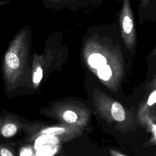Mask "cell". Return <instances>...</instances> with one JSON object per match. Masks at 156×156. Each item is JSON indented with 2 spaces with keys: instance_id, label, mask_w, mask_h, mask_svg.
Segmentation results:
<instances>
[{
  "instance_id": "cell-1",
  "label": "cell",
  "mask_w": 156,
  "mask_h": 156,
  "mask_svg": "<svg viewBox=\"0 0 156 156\" xmlns=\"http://www.w3.org/2000/svg\"><path fill=\"white\" fill-rule=\"evenodd\" d=\"M82 55L88 69L103 85L116 93L124 72L119 41L102 29L94 30L83 41Z\"/></svg>"
},
{
  "instance_id": "cell-5",
  "label": "cell",
  "mask_w": 156,
  "mask_h": 156,
  "mask_svg": "<svg viewBox=\"0 0 156 156\" xmlns=\"http://www.w3.org/2000/svg\"><path fill=\"white\" fill-rule=\"evenodd\" d=\"M40 127L38 124L27 122L18 115L5 109L0 110V139L12 140L21 132L33 134Z\"/></svg>"
},
{
  "instance_id": "cell-16",
  "label": "cell",
  "mask_w": 156,
  "mask_h": 156,
  "mask_svg": "<svg viewBox=\"0 0 156 156\" xmlns=\"http://www.w3.org/2000/svg\"><path fill=\"white\" fill-rule=\"evenodd\" d=\"M150 1L151 0H140V5L142 7H145L149 4Z\"/></svg>"
},
{
  "instance_id": "cell-9",
  "label": "cell",
  "mask_w": 156,
  "mask_h": 156,
  "mask_svg": "<svg viewBox=\"0 0 156 156\" xmlns=\"http://www.w3.org/2000/svg\"><path fill=\"white\" fill-rule=\"evenodd\" d=\"M138 119L142 124L146 126V128L152 133V138L151 139V144H155L156 140V124L155 117L151 115L150 112L148 110L139 111Z\"/></svg>"
},
{
  "instance_id": "cell-14",
  "label": "cell",
  "mask_w": 156,
  "mask_h": 156,
  "mask_svg": "<svg viewBox=\"0 0 156 156\" xmlns=\"http://www.w3.org/2000/svg\"><path fill=\"white\" fill-rule=\"evenodd\" d=\"M110 153L112 156H126L124 154H122L114 149H110Z\"/></svg>"
},
{
  "instance_id": "cell-10",
  "label": "cell",
  "mask_w": 156,
  "mask_h": 156,
  "mask_svg": "<svg viewBox=\"0 0 156 156\" xmlns=\"http://www.w3.org/2000/svg\"><path fill=\"white\" fill-rule=\"evenodd\" d=\"M0 156H16L10 142L0 139Z\"/></svg>"
},
{
  "instance_id": "cell-7",
  "label": "cell",
  "mask_w": 156,
  "mask_h": 156,
  "mask_svg": "<svg viewBox=\"0 0 156 156\" xmlns=\"http://www.w3.org/2000/svg\"><path fill=\"white\" fill-rule=\"evenodd\" d=\"M119 21L123 43L126 49L132 51L136 46V32L130 0H122Z\"/></svg>"
},
{
  "instance_id": "cell-11",
  "label": "cell",
  "mask_w": 156,
  "mask_h": 156,
  "mask_svg": "<svg viewBox=\"0 0 156 156\" xmlns=\"http://www.w3.org/2000/svg\"><path fill=\"white\" fill-rule=\"evenodd\" d=\"M155 102H156V90L154 88L153 91L151 93L150 95L148 97L147 103L140 110V111L147 110L148 107H151L154 105L155 104Z\"/></svg>"
},
{
  "instance_id": "cell-2",
  "label": "cell",
  "mask_w": 156,
  "mask_h": 156,
  "mask_svg": "<svg viewBox=\"0 0 156 156\" xmlns=\"http://www.w3.org/2000/svg\"><path fill=\"white\" fill-rule=\"evenodd\" d=\"M32 32L29 25L20 29L9 43L1 62L4 93L9 99L31 82Z\"/></svg>"
},
{
  "instance_id": "cell-3",
  "label": "cell",
  "mask_w": 156,
  "mask_h": 156,
  "mask_svg": "<svg viewBox=\"0 0 156 156\" xmlns=\"http://www.w3.org/2000/svg\"><path fill=\"white\" fill-rule=\"evenodd\" d=\"M93 101L96 112L109 124L121 131L129 129L132 118L119 102L99 90L94 92Z\"/></svg>"
},
{
  "instance_id": "cell-6",
  "label": "cell",
  "mask_w": 156,
  "mask_h": 156,
  "mask_svg": "<svg viewBox=\"0 0 156 156\" xmlns=\"http://www.w3.org/2000/svg\"><path fill=\"white\" fill-rule=\"evenodd\" d=\"M58 60V52L54 48H48L42 54L34 53L32 60L31 83L33 88L40 85L46 72L54 67Z\"/></svg>"
},
{
  "instance_id": "cell-15",
  "label": "cell",
  "mask_w": 156,
  "mask_h": 156,
  "mask_svg": "<svg viewBox=\"0 0 156 156\" xmlns=\"http://www.w3.org/2000/svg\"><path fill=\"white\" fill-rule=\"evenodd\" d=\"M11 2V0H0V7L8 4Z\"/></svg>"
},
{
  "instance_id": "cell-8",
  "label": "cell",
  "mask_w": 156,
  "mask_h": 156,
  "mask_svg": "<svg viewBox=\"0 0 156 156\" xmlns=\"http://www.w3.org/2000/svg\"><path fill=\"white\" fill-rule=\"evenodd\" d=\"M83 129L84 128L61 124L44 128L40 132V134L54 136L58 140L65 142L79 136L83 133Z\"/></svg>"
},
{
  "instance_id": "cell-13",
  "label": "cell",
  "mask_w": 156,
  "mask_h": 156,
  "mask_svg": "<svg viewBox=\"0 0 156 156\" xmlns=\"http://www.w3.org/2000/svg\"><path fill=\"white\" fill-rule=\"evenodd\" d=\"M32 153L29 149H25L24 151L21 152V156H32Z\"/></svg>"
},
{
  "instance_id": "cell-4",
  "label": "cell",
  "mask_w": 156,
  "mask_h": 156,
  "mask_svg": "<svg viewBox=\"0 0 156 156\" xmlns=\"http://www.w3.org/2000/svg\"><path fill=\"white\" fill-rule=\"evenodd\" d=\"M46 113L62 124L82 128L88 124L91 115L90 110L86 106L73 101L55 103L46 110Z\"/></svg>"
},
{
  "instance_id": "cell-12",
  "label": "cell",
  "mask_w": 156,
  "mask_h": 156,
  "mask_svg": "<svg viewBox=\"0 0 156 156\" xmlns=\"http://www.w3.org/2000/svg\"><path fill=\"white\" fill-rule=\"evenodd\" d=\"M48 1L50 4H52L54 5H57V4H60L62 2H71V1H73V0H46Z\"/></svg>"
}]
</instances>
